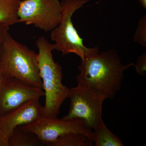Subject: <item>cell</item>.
<instances>
[{"label":"cell","mask_w":146,"mask_h":146,"mask_svg":"<svg viewBox=\"0 0 146 146\" xmlns=\"http://www.w3.org/2000/svg\"><path fill=\"white\" fill-rule=\"evenodd\" d=\"M94 143L96 146H123L122 141L108 128L102 121L94 129Z\"/></svg>","instance_id":"obj_10"},{"label":"cell","mask_w":146,"mask_h":146,"mask_svg":"<svg viewBox=\"0 0 146 146\" xmlns=\"http://www.w3.org/2000/svg\"><path fill=\"white\" fill-rule=\"evenodd\" d=\"M90 0H63L61 3V18L59 25L51 32V38L55 42V50L63 55L73 53L81 60L100 52L98 47L88 48L84 44L72 21V16L78 9Z\"/></svg>","instance_id":"obj_4"},{"label":"cell","mask_w":146,"mask_h":146,"mask_svg":"<svg viewBox=\"0 0 146 146\" xmlns=\"http://www.w3.org/2000/svg\"><path fill=\"white\" fill-rule=\"evenodd\" d=\"M141 5L145 9H146V0H138Z\"/></svg>","instance_id":"obj_17"},{"label":"cell","mask_w":146,"mask_h":146,"mask_svg":"<svg viewBox=\"0 0 146 146\" xmlns=\"http://www.w3.org/2000/svg\"><path fill=\"white\" fill-rule=\"evenodd\" d=\"M0 73L4 78L18 79L43 89L37 54L7 35L1 56Z\"/></svg>","instance_id":"obj_3"},{"label":"cell","mask_w":146,"mask_h":146,"mask_svg":"<svg viewBox=\"0 0 146 146\" xmlns=\"http://www.w3.org/2000/svg\"><path fill=\"white\" fill-rule=\"evenodd\" d=\"M133 41L146 47V16L140 18L136 33L133 37Z\"/></svg>","instance_id":"obj_14"},{"label":"cell","mask_w":146,"mask_h":146,"mask_svg":"<svg viewBox=\"0 0 146 146\" xmlns=\"http://www.w3.org/2000/svg\"><path fill=\"white\" fill-rule=\"evenodd\" d=\"M61 11L59 0H23L18 9V23L52 31L59 25Z\"/></svg>","instance_id":"obj_7"},{"label":"cell","mask_w":146,"mask_h":146,"mask_svg":"<svg viewBox=\"0 0 146 146\" xmlns=\"http://www.w3.org/2000/svg\"><path fill=\"white\" fill-rule=\"evenodd\" d=\"M36 46L38 49L39 73L45 96L42 117L56 118L62 104L68 98L70 89L62 83V68L53 58L54 44H50L45 37L41 36L36 40Z\"/></svg>","instance_id":"obj_2"},{"label":"cell","mask_w":146,"mask_h":146,"mask_svg":"<svg viewBox=\"0 0 146 146\" xmlns=\"http://www.w3.org/2000/svg\"><path fill=\"white\" fill-rule=\"evenodd\" d=\"M43 111L39 98H35L0 119V146H9V137L14 129L42 117Z\"/></svg>","instance_id":"obj_9"},{"label":"cell","mask_w":146,"mask_h":146,"mask_svg":"<svg viewBox=\"0 0 146 146\" xmlns=\"http://www.w3.org/2000/svg\"><path fill=\"white\" fill-rule=\"evenodd\" d=\"M134 65L133 62L124 65L115 49L97 53L82 60L77 76L78 84L94 89L113 98L121 90L124 72Z\"/></svg>","instance_id":"obj_1"},{"label":"cell","mask_w":146,"mask_h":146,"mask_svg":"<svg viewBox=\"0 0 146 146\" xmlns=\"http://www.w3.org/2000/svg\"><path fill=\"white\" fill-rule=\"evenodd\" d=\"M4 78L3 77V76L1 74V73H0V82L3 79V78Z\"/></svg>","instance_id":"obj_18"},{"label":"cell","mask_w":146,"mask_h":146,"mask_svg":"<svg viewBox=\"0 0 146 146\" xmlns=\"http://www.w3.org/2000/svg\"><path fill=\"white\" fill-rule=\"evenodd\" d=\"M35 134L43 145L51 146L60 137L71 133H80L94 142V131L81 119H64L41 117L33 122L18 127Z\"/></svg>","instance_id":"obj_6"},{"label":"cell","mask_w":146,"mask_h":146,"mask_svg":"<svg viewBox=\"0 0 146 146\" xmlns=\"http://www.w3.org/2000/svg\"><path fill=\"white\" fill-rule=\"evenodd\" d=\"M9 27L8 25L0 22V56L4 45L6 38L8 33Z\"/></svg>","instance_id":"obj_16"},{"label":"cell","mask_w":146,"mask_h":146,"mask_svg":"<svg viewBox=\"0 0 146 146\" xmlns=\"http://www.w3.org/2000/svg\"><path fill=\"white\" fill-rule=\"evenodd\" d=\"M93 143L82 133H71L60 136L51 146H92Z\"/></svg>","instance_id":"obj_13"},{"label":"cell","mask_w":146,"mask_h":146,"mask_svg":"<svg viewBox=\"0 0 146 146\" xmlns=\"http://www.w3.org/2000/svg\"><path fill=\"white\" fill-rule=\"evenodd\" d=\"M21 0H0V22L9 26L18 23Z\"/></svg>","instance_id":"obj_11"},{"label":"cell","mask_w":146,"mask_h":146,"mask_svg":"<svg viewBox=\"0 0 146 146\" xmlns=\"http://www.w3.org/2000/svg\"><path fill=\"white\" fill-rule=\"evenodd\" d=\"M70 109L64 119H81L92 129L103 121V104L108 98L94 89L78 84L70 89Z\"/></svg>","instance_id":"obj_5"},{"label":"cell","mask_w":146,"mask_h":146,"mask_svg":"<svg viewBox=\"0 0 146 146\" xmlns=\"http://www.w3.org/2000/svg\"><path fill=\"white\" fill-rule=\"evenodd\" d=\"M9 146H38L43 145L37 136L17 127L9 137Z\"/></svg>","instance_id":"obj_12"},{"label":"cell","mask_w":146,"mask_h":146,"mask_svg":"<svg viewBox=\"0 0 146 146\" xmlns=\"http://www.w3.org/2000/svg\"><path fill=\"white\" fill-rule=\"evenodd\" d=\"M135 69L138 74L141 76H146V52H144L138 56L136 64H134Z\"/></svg>","instance_id":"obj_15"},{"label":"cell","mask_w":146,"mask_h":146,"mask_svg":"<svg viewBox=\"0 0 146 146\" xmlns=\"http://www.w3.org/2000/svg\"><path fill=\"white\" fill-rule=\"evenodd\" d=\"M44 90L15 78L0 82V119L27 102L44 96Z\"/></svg>","instance_id":"obj_8"}]
</instances>
